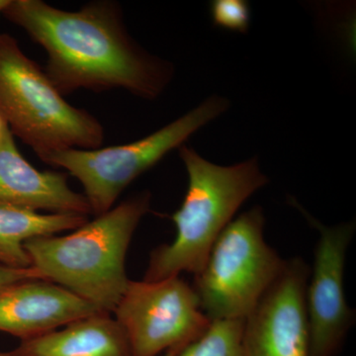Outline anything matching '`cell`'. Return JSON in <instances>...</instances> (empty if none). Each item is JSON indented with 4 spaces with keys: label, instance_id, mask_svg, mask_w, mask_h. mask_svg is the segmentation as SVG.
Wrapping results in <instances>:
<instances>
[{
    "label": "cell",
    "instance_id": "obj_6",
    "mask_svg": "<svg viewBox=\"0 0 356 356\" xmlns=\"http://www.w3.org/2000/svg\"><path fill=\"white\" fill-rule=\"evenodd\" d=\"M228 100L211 96L198 107L143 139L130 144L93 149H67L42 156L49 165L64 168L83 184L91 213L113 208L131 182L165 158L206 124L224 113Z\"/></svg>",
    "mask_w": 356,
    "mask_h": 356
},
{
    "label": "cell",
    "instance_id": "obj_19",
    "mask_svg": "<svg viewBox=\"0 0 356 356\" xmlns=\"http://www.w3.org/2000/svg\"><path fill=\"white\" fill-rule=\"evenodd\" d=\"M161 356H178V355H177V353H165V355H161Z\"/></svg>",
    "mask_w": 356,
    "mask_h": 356
},
{
    "label": "cell",
    "instance_id": "obj_15",
    "mask_svg": "<svg viewBox=\"0 0 356 356\" xmlns=\"http://www.w3.org/2000/svg\"><path fill=\"white\" fill-rule=\"evenodd\" d=\"M211 17L218 27L229 31L245 33L250 27V8L243 0H214Z\"/></svg>",
    "mask_w": 356,
    "mask_h": 356
},
{
    "label": "cell",
    "instance_id": "obj_5",
    "mask_svg": "<svg viewBox=\"0 0 356 356\" xmlns=\"http://www.w3.org/2000/svg\"><path fill=\"white\" fill-rule=\"evenodd\" d=\"M266 224L259 206L232 220L217 238L193 288L210 321L245 320L283 266L264 240Z\"/></svg>",
    "mask_w": 356,
    "mask_h": 356
},
{
    "label": "cell",
    "instance_id": "obj_2",
    "mask_svg": "<svg viewBox=\"0 0 356 356\" xmlns=\"http://www.w3.org/2000/svg\"><path fill=\"white\" fill-rule=\"evenodd\" d=\"M147 192L128 199L65 236L24 243L32 266L44 280L69 290L103 313L114 312L128 286L126 254L134 233L149 211Z\"/></svg>",
    "mask_w": 356,
    "mask_h": 356
},
{
    "label": "cell",
    "instance_id": "obj_4",
    "mask_svg": "<svg viewBox=\"0 0 356 356\" xmlns=\"http://www.w3.org/2000/svg\"><path fill=\"white\" fill-rule=\"evenodd\" d=\"M0 115L40 159L67 149L100 147L104 130L95 117L70 105L17 42L0 34Z\"/></svg>",
    "mask_w": 356,
    "mask_h": 356
},
{
    "label": "cell",
    "instance_id": "obj_8",
    "mask_svg": "<svg viewBox=\"0 0 356 356\" xmlns=\"http://www.w3.org/2000/svg\"><path fill=\"white\" fill-rule=\"evenodd\" d=\"M293 203L318 233L315 261L306 289L311 356H334L355 323V311L348 306L344 292V268L355 222L325 226L296 201Z\"/></svg>",
    "mask_w": 356,
    "mask_h": 356
},
{
    "label": "cell",
    "instance_id": "obj_18",
    "mask_svg": "<svg viewBox=\"0 0 356 356\" xmlns=\"http://www.w3.org/2000/svg\"><path fill=\"white\" fill-rule=\"evenodd\" d=\"M6 122L4 121V119L2 118L1 115H0V135H1L2 130H3L4 125H6Z\"/></svg>",
    "mask_w": 356,
    "mask_h": 356
},
{
    "label": "cell",
    "instance_id": "obj_20",
    "mask_svg": "<svg viewBox=\"0 0 356 356\" xmlns=\"http://www.w3.org/2000/svg\"><path fill=\"white\" fill-rule=\"evenodd\" d=\"M0 356H14L11 353H0Z\"/></svg>",
    "mask_w": 356,
    "mask_h": 356
},
{
    "label": "cell",
    "instance_id": "obj_10",
    "mask_svg": "<svg viewBox=\"0 0 356 356\" xmlns=\"http://www.w3.org/2000/svg\"><path fill=\"white\" fill-rule=\"evenodd\" d=\"M96 313L103 312L48 280H23L0 288V332L21 341Z\"/></svg>",
    "mask_w": 356,
    "mask_h": 356
},
{
    "label": "cell",
    "instance_id": "obj_17",
    "mask_svg": "<svg viewBox=\"0 0 356 356\" xmlns=\"http://www.w3.org/2000/svg\"><path fill=\"white\" fill-rule=\"evenodd\" d=\"M10 0H0V13H3L4 9L8 6Z\"/></svg>",
    "mask_w": 356,
    "mask_h": 356
},
{
    "label": "cell",
    "instance_id": "obj_9",
    "mask_svg": "<svg viewBox=\"0 0 356 356\" xmlns=\"http://www.w3.org/2000/svg\"><path fill=\"white\" fill-rule=\"evenodd\" d=\"M310 276L300 257L285 261L280 275L243 320L245 356H311L306 306Z\"/></svg>",
    "mask_w": 356,
    "mask_h": 356
},
{
    "label": "cell",
    "instance_id": "obj_12",
    "mask_svg": "<svg viewBox=\"0 0 356 356\" xmlns=\"http://www.w3.org/2000/svg\"><path fill=\"white\" fill-rule=\"evenodd\" d=\"M14 356H132L121 325L107 313L79 318L34 339L21 341Z\"/></svg>",
    "mask_w": 356,
    "mask_h": 356
},
{
    "label": "cell",
    "instance_id": "obj_3",
    "mask_svg": "<svg viewBox=\"0 0 356 356\" xmlns=\"http://www.w3.org/2000/svg\"><path fill=\"white\" fill-rule=\"evenodd\" d=\"M179 156L188 175V187L184 202L172 216L177 236L170 245L152 252L145 281L200 273L238 208L268 182L257 158L218 165L186 146L179 147Z\"/></svg>",
    "mask_w": 356,
    "mask_h": 356
},
{
    "label": "cell",
    "instance_id": "obj_11",
    "mask_svg": "<svg viewBox=\"0 0 356 356\" xmlns=\"http://www.w3.org/2000/svg\"><path fill=\"white\" fill-rule=\"evenodd\" d=\"M0 207L83 216L91 213L86 196L70 188L64 173L41 172L23 158L7 124L0 135Z\"/></svg>",
    "mask_w": 356,
    "mask_h": 356
},
{
    "label": "cell",
    "instance_id": "obj_16",
    "mask_svg": "<svg viewBox=\"0 0 356 356\" xmlns=\"http://www.w3.org/2000/svg\"><path fill=\"white\" fill-rule=\"evenodd\" d=\"M29 280H44V278L41 273L33 266L29 268H13V267L0 264V288L19 282V281Z\"/></svg>",
    "mask_w": 356,
    "mask_h": 356
},
{
    "label": "cell",
    "instance_id": "obj_13",
    "mask_svg": "<svg viewBox=\"0 0 356 356\" xmlns=\"http://www.w3.org/2000/svg\"><path fill=\"white\" fill-rule=\"evenodd\" d=\"M76 214H40L14 207H0V264L13 268H29L31 259L24 243L32 238L74 231L88 222Z\"/></svg>",
    "mask_w": 356,
    "mask_h": 356
},
{
    "label": "cell",
    "instance_id": "obj_7",
    "mask_svg": "<svg viewBox=\"0 0 356 356\" xmlns=\"http://www.w3.org/2000/svg\"><path fill=\"white\" fill-rule=\"evenodd\" d=\"M114 313L128 337L132 356L179 355L211 324L193 286L179 276L129 281Z\"/></svg>",
    "mask_w": 356,
    "mask_h": 356
},
{
    "label": "cell",
    "instance_id": "obj_14",
    "mask_svg": "<svg viewBox=\"0 0 356 356\" xmlns=\"http://www.w3.org/2000/svg\"><path fill=\"white\" fill-rule=\"evenodd\" d=\"M243 320L211 321L202 336L178 356H245Z\"/></svg>",
    "mask_w": 356,
    "mask_h": 356
},
{
    "label": "cell",
    "instance_id": "obj_1",
    "mask_svg": "<svg viewBox=\"0 0 356 356\" xmlns=\"http://www.w3.org/2000/svg\"><path fill=\"white\" fill-rule=\"evenodd\" d=\"M3 14L46 51L44 72L62 95L79 88H123L154 99L172 79L168 63L129 36L113 2L65 11L42 0H10Z\"/></svg>",
    "mask_w": 356,
    "mask_h": 356
}]
</instances>
